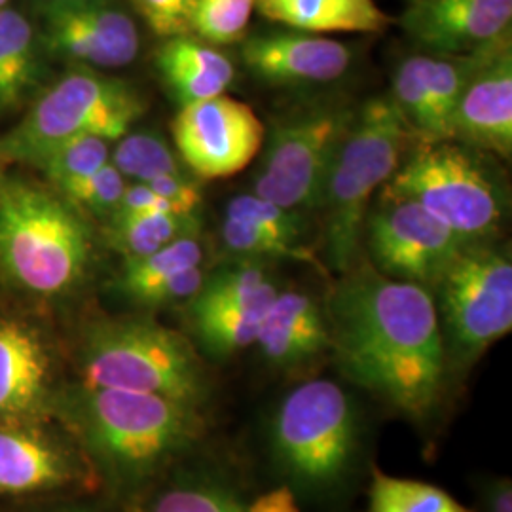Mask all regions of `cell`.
<instances>
[{
    "label": "cell",
    "mask_w": 512,
    "mask_h": 512,
    "mask_svg": "<svg viewBox=\"0 0 512 512\" xmlns=\"http://www.w3.org/2000/svg\"><path fill=\"white\" fill-rule=\"evenodd\" d=\"M145 512H251L238 490L217 473L194 471L173 478L148 501Z\"/></svg>",
    "instance_id": "obj_24"
},
{
    "label": "cell",
    "mask_w": 512,
    "mask_h": 512,
    "mask_svg": "<svg viewBox=\"0 0 512 512\" xmlns=\"http://www.w3.org/2000/svg\"><path fill=\"white\" fill-rule=\"evenodd\" d=\"M73 408L93 458L124 486L158 475L203 435L200 408L154 393L82 385Z\"/></svg>",
    "instance_id": "obj_2"
},
{
    "label": "cell",
    "mask_w": 512,
    "mask_h": 512,
    "mask_svg": "<svg viewBox=\"0 0 512 512\" xmlns=\"http://www.w3.org/2000/svg\"><path fill=\"white\" fill-rule=\"evenodd\" d=\"M268 440L275 467L294 494L334 499L359 469L361 410L342 385L308 380L277 404Z\"/></svg>",
    "instance_id": "obj_3"
},
{
    "label": "cell",
    "mask_w": 512,
    "mask_h": 512,
    "mask_svg": "<svg viewBox=\"0 0 512 512\" xmlns=\"http://www.w3.org/2000/svg\"><path fill=\"white\" fill-rule=\"evenodd\" d=\"M260 16L294 31L378 33L389 18L374 0H256Z\"/></svg>",
    "instance_id": "obj_21"
},
{
    "label": "cell",
    "mask_w": 512,
    "mask_h": 512,
    "mask_svg": "<svg viewBox=\"0 0 512 512\" xmlns=\"http://www.w3.org/2000/svg\"><path fill=\"white\" fill-rule=\"evenodd\" d=\"M420 139L391 95L359 105L357 116L330 165L319 209L329 266L344 274L359 260L372 200Z\"/></svg>",
    "instance_id": "obj_4"
},
{
    "label": "cell",
    "mask_w": 512,
    "mask_h": 512,
    "mask_svg": "<svg viewBox=\"0 0 512 512\" xmlns=\"http://www.w3.org/2000/svg\"><path fill=\"white\" fill-rule=\"evenodd\" d=\"M480 499L484 512H512L511 478L497 476L482 482Z\"/></svg>",
    "instance_id": "obj_39"
},
{
    "label": "cell",
    "mask_w": 512,
    "mask_h": 512,
    "mask_svg": "<svg viewBox=\"0 0 512 512\" xmlns=\"http://www.w3.org/2000/svg\"><path fill=\"white\" fill-rule=\"evenodd\" d=\"M40 44L82 67H126L139 55L141 37L133 18L107 0L42 8Z\"/></svg>",
    "instance_id": "obj_13"
},
{
    "label": "cell",
    "mask_w": 512,
    "mask_h": 512,
    "mask_svg": "<svg viewBox=\"0 0 512 512\" xmlns=\"http://www.w3.org/2000/svg\"><path fill=\"white\" fill-rule=\"evenodd\" d=\"M150 190L164 200L177 215H196L203 202L200 186L188 179L184 173L164 175L150 183Z\"/></svg>",
    "instance_id": "obj_37"
},
{
    "label": "cell",
    "mask_w": 512,
    "mask_h": 512,
    "mask_svg": "<svg viewBox=\"0 0 512 512\" xmlns=\"http://www.w3.org/2000/svg\"><path fill=\"white\" fill-rule=\"evenodd\" d=\"M145 101L129 84L86 67L59 78L16 128L0 137V158L33 164L78 135L118 141L143 116Z\"/></svg>",
    "instance_id": "obj_9"
},
{
    "label": "cell",
    "mask_w": 512,
    "mask_h": 512,
    "mask_svg": "<svg viewBox=\"0 0 512 512\" xmlns=\"http://www.w3.org/2000/svg\"><path fill=\"white\" fill-rule=\"evenodd\" d=\"M256 0H198L190 35L211 46H230L245 38Z\"/></svg>",
    "instance_id": "obj_31"
},
{
    "label": "cell",
    "mask_w": 512,
    "mask_h": 512,
    "mask_svg": "<svg viewBox=\"0 0 512 512\" xmlns=\"http://www.w3.org/2000/svg\"><path fill=\"white\" fill-rule=\"evenodd\" d=\"M196 232H200L198 215L141 213L110 217L105 236L116 253L124 258H139Z\"/></svg>",
    "instance_id": "obj_26"
},
{
    "label": "cell",
    "mask_w": 512,
    "mask_h": 512,
    "mask_svg": "<svg viewBox=\"0 0 512 512\" xmlns=\"http://www.w3.org/2000/svg\"><path fill=\"white\" fill-rule=\"evenodd\" d=\"M450 378L465 374L512 330L511 253L467 245L431 287Z\"/></svg>",
    "instance_id": "obj_8"
},
{
    "label": "cell",
    "mask_w": 512,
    "mask_h": 512,
    "mask_svg": "<svg viewBox=\"0 0 512 512\" xmlns=\"http://www.w3.org/2000/svg\"><path fill=\"white\" fill-rule=\"evenodd\" d=\"M173 139L198 177L228 179L258 156L266 128L247 103L222 93L183 105L173 120Z\"/></svg>",
    "instance_id": "obj_12"
},
{
    "label": "cell",
    "mask_w": 512,
    "mask_h": 512,
    "mask_svg": "<svg viewBox=\"0 0 512 512\" xmlns=\"http://www.w3.org/2000/svg\"><path fill=\"white\" fill-rule=\"evenodd\" d=\"M368 512H475L433 484L385 475L374 469Z\"/></svg>",
    "instance_id": "obj_27"
},
{
    "label": "cell",
    "mask_w": 512,
    "mask_h": 512,
    "mask_svg": "<svg viewBox=\"0 0 512 512\" xmlns=\"http://www.w3.org/2000/svg\"><path fill=\"white\" fill-rule=\"evenodd\" d=\"M35 27L18 10H0V107H18L38 76Z\"/></svg>",
    "instance_id": "obj_23"
},
{
    "label": "cell",
    "mask_w": 512,
    "mask_h": 512,
    "mask_svg": "<svg viewBox=\"0 0 512 512\" xmlns=\"http://www.w3.org/2000/svg\"><path fill=\"white\" fill-rule=\"evenodd\" d=\"M421 205L467 245L494 241L507 213V192L482 152L454 139L416 143L380 188Z\"/></svg>",
    "instance_id": "obj_7"
},
{
    "label": "cell",
    "mask_w": 512,
    "mask_h": 512,
    "mask_svg": "<svg viewBox=\"0 0 512 512\" xmlns=\"http://www.w3.org/2000/svg\"><path fill=\"white\" fill-rule=\"evenodd\" d=\"M109 162L110 141L97 135H78L48 148L33 165H37L55 188H59L92 175Z\"/></svg>",
    "instance_id": "obj_30"
},
{
    "label": "cell",
    "mask_w": 512,
    "mask_h": 512,
    "mask_svg": "<svg viewBox=\"0 0 512 512\" xmlns=\"http://www.w3.org/2000/svg\"><path fill=\"white\" fill-rule=\"evenodd\" d=\"M224 249L239 260H313L310 249L289 239L279 238L266 230H260L243 220L228 219L222 222Z\"/></svg>",
    "instance_id": "obj_32"
},
{
    "label": "cell",
    "mask_w": 512,
    "mask_h": 512,
    "mask_svg": "<svg viewBox=\"0 0 512 512\" xmlns=\"http://www.w3.org/2000/svg\"><path fill=\"white\" fill-rule=\"evenodd\" d=\"M272 291H277V285L262 268V264L241 260L239 264L222 266L217 272L207 275L200 293L192 298L190 308L211 310V308L241 306Z\"/></svg>",
    "instance_id": "obj_28"
},
{
    "label": "cell",
    "mask_w": 512,
    "mask_h": 512,
    "mask_svg": "<svg viewBox=\"0 0 512 512\" xmlns=\"http://www.w3.org/2000/svg\"><path fill=\"white\" fill-rule=\"evenodd\" d=\"M363 245L370 264L391 279L431 291L450 262L467 247L448 226L412 200L376 194L368 209Z\"/></svg>",
    "instance_id": "obj_11"
},
{
    "label": "cell",
    "mask_w": 512,
    "mask_h": 512,
    "mask_svg": "<svg viewBox=\"0 0 512 512\" xmlns=\"http://www.w3.org/2000/svg\"><path fill=\"white\" fill-rule=\"evenodd\" d=\"M156 65L181 107L222 95L236 76L232 61L217 46L190 35L165 38Z\"/></svg>",
    "instance_id": "obj_20"
},
{
    "label": "cell",
    "mask_w": 512,
    "mask_h": 512,
    "mask_svg": "<svg viewBox=\"0 0 512 512\" xmlns=\"http://www.w3.org/2000/svg\"><path fill=\"white\" fill-rule=\"evenodd\" d=\"M228 219L243 220L260 230L302 245V215L283 209L260 196H238L226 207Z\"/></svg>",
    "instance_id": "obj_34"
},
{
    "label": "cell",
    "mask_w": 512,
    "mask_h": 512,
    "mask_svg": "<svg viewBox=\"0 0 512 512\" xmlns=\"http://www.w3.org/2000/svg\"><path fill=\"white\" fill-rule=\"evenodd\" d=\"M251 512H302L298 497L289 486H279L266 494L258 495L249 503Z\"/></svg>",
    "instance_id": "obj_40"
},
{
    "label": "cell",
    "mask_w": 512,
    "mask_h": 512,
    "mask_svg": "<svg viewBox=\"0 0 512 512\" xmlns=\"http://www.w3.org/2000/svg\"><path fill=\"white\" fill-rule=\"evenodd\" d=\"M110 164L124 179H133L135 183H150L164 175L183 173L175 152L164 137L156 133H126L116 141Z\"/></svg>",
    "instance_id": "obj_29"
},
{
    "label": "cell",
    "mask_w": 512,
    "mask_h": 512,
    "mask_svg": "<svg viewBox=\"0 0 512 512\" xmlns=\"http://www.w3.org/2000/svg\"><path fill=\"white\" fill-rule=\"evenodd\" d=\"M8 2H10V0H0V10H2V8H6V6H8Z\"/></svg>",
    "instance_id": "obj_42"
},
{
    "label": "cell",
    "mask_w": 512,
    "mask_h": 512,
    "mask_svg": "<svg viewBox=\"0 0 512 512\" xmlns=\"http://www.w3.org/2000/svg\"><path fill=\"white\" fill-rule=\"evenodd\" d=\"M353 52L334 38L304 31H272L243 38L241 59L270 86L329 84L348 73Z\"/></svg>",
    "instance_id": "obj_15"
},
{
    "label": "cell",
    "mask_w": 512,
    "mask_h": 512,
    "mask_svg": "<svg viewBox=\"0 0 512 512\" xmlns=\"http://www.w3.org/2000/svg\"><path fill=\"white\" fill-rule=\"evenodd\" d=\"M512 0H412L401 27L435 55H469L511 40Z\"/></svg>",
    "instance_id": "obj_14"
},
{
    "label": "cell",
    "mask_w": 512,
    "mask_h": 512,
    "mask_svg": "<svg viewBox=\"0 0 512 512\" xmlns=\"http://www.w3.org/2000/svg\"><path fill=\"white\" fill-rule=\"evenodd\" d=\"M359 105L327 99L275 120L256 171L255 194L294 213L319 209L330 165Z\"/></svg>",
    "instance_id": "obj_10"
},
{
    "label": "cell",
    "mask_w": 512,
    "mask_h": 512,
    "mask_svg": "<svg viewBox=\"0 0 512 512\" xmlns=\"http://www.w3.org/2000/svg\"><path fill=\"white\" fill-rule=\"evenodd\" d=\"M340 275L323 310L342 374L404 418L429 423L450 382L433 294L366 260Z\"/></svg>",
    "instance_id": "obj_1"
},
{
    "label": "cell",
    "mask_w": 512,
    "mask_h": 512,
    "mask_svg": "<svg viewBox=\"0 0 512 512\" xmlns=\"http://www.w3.org/2000/svg\"><path fill=\"white\" fill-rule=\"evenodd\" d=\"M78 478V463L59 442L33 429L0 425V494L54 490Z\"/></svg>",
    "instance_id": "obj_18"
},
{
    "label": "cell",
    "mask_w": 512,
    "mask_h": 512,
    "mask_svg": "<svg viewBox=\"0 0 512 512\" xmlns=\"http://www.w3.org/2000/svg\"><path fill=\"white\" fill-rule=\"evenodd\" d=\"M126 179L114 165H103L92 175L59 186V194L78 211L110 219L126 190Z\"/></svg>",
    "instance_id": "obj_33"
},
{
    "label": "cell",
    "mask_w": 512,
    "mask_h": 512,
    "mask_svg": "<svg viewBox=\"0 0 512 512\" xmlns=\"http://www.w3.org/2000/svg\"><path fill=\"white\" fill-rule=\"evenodd\" d=\"M42 8L48 6H67V4H78V2H90V0H40Z\"/></svg>",
    "instance_id": "obj_41"
},
{
    "label": "cell",
    "mask_w": 512,
    "mask_h": 512,
    "mask_svg": "<svg viewBox=\"0 0 512 512\" xmlns=\"http://www.w3.org/2000/svg\"><path fill=\"white\" fill-rule=\"evenodd\" d=\"M84 387L154 393L202 408L211 378L183 334L143 319H107L92 325L80 349Z\"/></svg>",
    "instance_id": "obj_6"
},
{
    "label": "cell",
    "mask_w": 512,
    "mask_h": 512,
    "mask_svg": "<svg viewBox=\"0 0 512 512\" xmlns=\"http://www.w3.org/2000/svg\"><path fill=\"white\" fill-rule=\"evenodd\" d=\"M92 260V234L63 196L0 177V274L37 296L69 293Z\"/></svg>",
    "instance_id": "obj_5"
},
{
    "label": "cell",
    "mask_w": 512,
    "mask_h": 512,
    "mask_svg": "<svg viewBox=\"0 0 512 512\" xmlns=\"http://www.w3.org/2000/svg\"><path fill=\"white\" fill-rule=\"evenodd\" d=\"M452 139L505 160L512 154L511 42L488 55L452 114Z\"/></svg>",
    "instance_id": "obj_16"
},
{
    "label": "cell",
    "mask_w": 512,
    "mask_h": 512,
    "mask_svg": "<svg viewBox=\"0 0 512 512\" xmlns=\"http://www.w3.org/2000/svg\"><path fill=\"white\" fill-rule=\"evenodd\" d=\"M207 277V272L202 266L184 270L181 274L169 277L162 285H158L154 291L145 296L141 306L148 308H162V306H175L183 302H192V298L200 293L203 281Z\"/></svg>",
    "instance_id": "obj_36"
},
{
    "label": "cell",
    "mask_w": 512,
    "mask_h": 512,
    "mask_svg": "<svg viewBox=\"0 0 512 512\" xmlns=\"http://www.w3.org/2000/svg\"><path fill=\"white\" fill-rule=\"evenodd\" d=\"M255 346L277 370L310 366L330 351L325 310L308 293L279 291L262 319Z\"/></svg>",
    "instance_id": "obj_17"
},
{
    "label": "cell",
    "mask_w": 512,
    "mask_h": 512,
    "mask_svg": "<svg viewBox=\"0 0 512 512\" xmlns=\"http://www.w3.org/2000/svg\"><path fill=\"white\" fill-rule=\"evenodd\" d=\"M277 291L262 294L249 304L194 310L190 308L192 330L203 351L215 361H224L238 355L245 349L253 348L266 315Z\"/></svg>",
    "instance_id": "obj_22"
},
{
    "label": "cell",
    "mask_w": 512,
    "mask_h": 512,
    "mask_svg": "<svg viewBox=\"0 0 512 512\" xmlns=\"http://www.w3.org/2000/svg\"><path fill=\"white\" fill-rule=\"evenodd\" d=\"M198 0H135L139 14L156 37L190 35V19Z\"/></svg>",
    "instance_id": "obj_35"
},
{
    "label": "cell",
    "mask_w": 512,
    "mask_h": 512,
    "mask_svg": "<svg viewBox=\"0 0 512 512\" xmlns=\"http://www.w3.org/2000/svg\"><path fill=\"white\" fill-rule=\"evenodd\" d=\"M50 357L42 338L18 319H0V418L29 414L48 384Z\"/></svg>",
    "instance_id": "obj_19"
},
{
    "label": "cell",
    "mask_w": 512,
    "mask_h": 512,
    "mask_svg": "<svg viewBox=\"0 0 512 512\" xmlns=\"http://www.w3.org/2000/svg\"><path fill=\"white\" fill-rule=\"evenodd\" d=\"M198 234L200 232L175 239L150 255L126 258L118 277V289L141 306L145 296L169 277L202 266L203 245Z\"/></svg>",
    "instance_id": "obj_25"
},
{
    "label": "cell",
    "mask_w": 512,
    "mask_h": 512,
    "mask_svg": "<svg viewBox=\"0 0 512 512\" xmlns=\"http://www.w3.org/2000/svg\"><path fill=\"white\" fill-rule=\"evenodd\" d=\"M141 213H173V211L158 194L150 190L148 184H128L112 217L141 215Z\"/></svg>",
    "instance_id": "obj_38"
}]
</instances>
